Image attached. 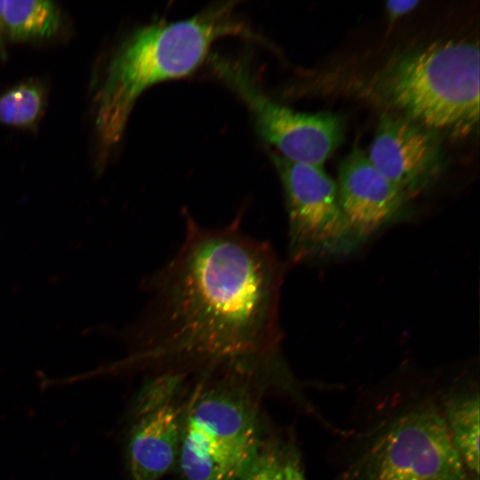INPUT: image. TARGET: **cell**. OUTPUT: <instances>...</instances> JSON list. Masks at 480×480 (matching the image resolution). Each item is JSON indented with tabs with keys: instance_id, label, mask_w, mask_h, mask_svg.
Masks as SVG:
<instances>
[{
	"instance_id": "cell-16",
	"label": "cell",
	"mask_w": 480,
	"mask_h": 480,
	"mask_svg": "<svg viewBox=\"0 0 480 480\" xmlns=\"http://www.w3.org/2000/svg\"><path fill=\"white\" fill-rule=\"evenodd\" d=\"M420 3L419 0H392L386 3V12L388 20L394 21L411 12Z\"/></svg>"
},
{
	"instance_id": "cell-1",
	"label": "cell",
	"mask_w": 480,
	"mask_h": 480,
	"mask_svg": "<svg viewBox=\"0 0 480 480\" xmlns=\"http://www.w3.org/2000/svg\"><path fill=\"white\" fill-rule=\"evenodd\" d=\"M183 242L151 282L132 331L133 357L208 364L277 351L281 264L240 219L203 227L188 216Z\"/></svg>"
},
{
	"instance_id": "cell-13",
	"label": "cell",
	"mask_w": 480,
	"mask_h": 480,
	"mask_svg": "<svg viewBox=\"0 0 480 480\" xmlns=\"http://www.w3.org/2000/svg\"><path fill=\"white\" fill-rule=\"evenodd\" d=\"M44 105V91L36 81L23 82L0 96V123L28 127L39 118Z\"/></svg>"
},
{
	"instance_id": "cell-2",
	"label": "cell",
	"mask_w": 480,
	"mask_h": 480,
	"mask_svg": "<svg viewBox=\"0 0 480 480\" xmlns=\"http://www.w3.org/2000/svg\"><path fill=\"white\" fill-rule=\"evenodd\" d=\"M236 4L221 3L185 20L144 26L119 45L94 100L102 153L120 140L134 103L144 91L193 73L217 39L247 34L235 14Z\"/></svg>"
},
{
	"instance_id": "cell-5",
	"label": "cell",
	"mask_w": 480,
	"mask_h": 480,
	"mask_svg": "<svg viewBox=\"0 0 480 480\" xmlns=\"http://www.w3.org/2000/svg\"><path fill=\"white\" fill-rule=\"evenodd\" d=\"M351 480H473L441 407L420 403L396 416L350 468Z\"/></svg>"
},
{
	"instance_id": "cell-3",
	"label": "cell",
	"mask_w": 480,
	"mask_h": 480,
	"mask_svg": "<svg viewBox=\"0 0 480 480\" xmlns=\"http://www.w3.org/2000/svg\"><path fill=\"white\" fill-rule=\"evenodd\" d=\"M479 59L477 43L436 41L392 57L356 92L430 130L465 136L479 121Z\"/></svg>"
},
{
	"instance_id": "cell-15",
	"label": "cell",
	"mask_w": 480,
	"mask_h": 480,
	"mask_svg": "<svg viewBox=\"0 0 480 480\" xmlns=\"http://www.w3.org/2000/svg\"><path fill=\"white\" fill-rule=\"evenodd\" d=\"M284 480H306L300 455L294 448L287 450Z\"/></svg>"
},
{
	"instance_id": "cell-11",
	"label": "cell",
	"mask_w": 480,
	"mask_h": 480,
	"mask_svg": "<svg viewBox=\"0 0 480 480\" xmlns=\"http://www.w3.org/2000/svg\"><path fill=\"white\" fill-rule=\"evenodd\" d=\"M479 393L448 395L441 408L449 435L473 480H479Z\"/></svg>"
},
{
	"instance_id": "cell-14",
	"label": "cell",
	"mask_w": 480,
	"mask_h": 480,
	"mask_svg": "<svg viewBox=\"0 0 480 480\" xmlns=\"http://www.w3.org/2000/svg\"><path fill=\"white\" fill-rule=\"evenodd\" d=\"M288 447L262 440L239 480H284Z\"/></svg>"
},
{
	"instance_id": "cell-17",
	"label": "cell",
	"mask_w": 480,
	"mask_h": 480,
	"mask_svg": "<svg viewBox=\"0 0 480 480\" xmlns=\"http://www.w3.org/2000/svg\"><path fill=\"white\" fill-rule=\"evenodd\" d=\"M4 0H0V44H2L4 36V25H3V11H4Z\"/></svg>"
},
{
	"instance_id": "cell-10",
	"label": "cell",
	"mask_w": 480,
	"mask_h": 480,
	"mask_svg": "<svg viewBox=\"0 0 480 480\" xmlns=\"http://www.w3.org/2000/svg\"><path fill=\"white\" fill-rule=\"evenodd\" d=\"M336 186L340 208L361 242L394 220L408 200L357 146L340 163Z\"/></svg>"
},
{
	"instance_id": "cell-4",
	"label": "cell",
	"mask_w": 480,
	"mask_h": 480,
	"mask_svg": "<svg viewBox=\"0 0 480 480\" xmlns=\"http://www.w3.org/2000/svg\"><path fill=\"white\" fill-rule=\"evenodd\" d=\"M260 360L216 361L218 380L185 405L178 461L183 480H239L261 439L258 406L247 380Z\"/></svg>"
},
{
	"instance_id": "cell-7",
	"label": "cell",
	"mask_w": 480,
	"mask_h": 480,
	"mask_svg": "<svg viewBox=\"0 0 480 480\" xmlns=\"http://www.w3.org/2000/svg\"><path fill=\"white\" fill-rule=\"evenodd\" d=\"M285 197L289 251L294 260L315 254H345L361 242L339 203L337 186L322 165L272 153Z\"/></svg>"
},
{
	"instance_id": "cell-8",
	"label": "cell",
	"mask_w": 480,
	"mask_h": 480,
	"mask_svg": "<svg viewBox=\"0 0 480 480\" xmlns=\"http://www.w3.org/2000/svg\"><path fill=\"white\" fill-rule=\"evenodd\" d=\"M182 373L168 372L140 392L132 411L126 458L131 480H160L178 461L185 405Z\"/></svg>"
},
{
	"instance_id": "cell-12",
	"label": "cell",
	"mask_w": 480,
	"mask_h": 480,
	"mask_svg": "<svg viewBox=\"0 0 480 480\" xmlns=\"http://www.w3.org/2000/svg\"><path fill=\"white\" fill-rule=\"evenodd\" d=\"M4 36L12 41L45 38L60 29V12L54 3L44 0H4Z\"/></svg>"
},
{
	"instance_id": "cell-9",
	"label": "cell",
	"mask_w": 480,
	"mask_h": 480,
	"mask_svg": "<svg viewBox=\"0 0 480 480\" xmlns=\"http://www.w3.org/2000/svg\"><path fill=\"white\" fill-rule=\"evenodd\" d=\"M367 154L372 164L409 199L435 179L440 144L435 131L398 114L384 112Z\"/></svg>"
},
{
	"instance_id": "cell-6",
	"label": "cell",
	"mask_w": 480,
	"mask_h": 480,
	"mask_svg": "<svg viewBox=\"0 0 480 480\" xmlns=\"http://www.w3.org/2000/svg\"><path fill=\"white\" fill-rule=\"evenodd\" d=\"M212 66L245 103L260 137L281 156L323 166L342 142L346 130L343 116L302 113L277 103L262 90L244 60L216 56Z\"/></svg>"
}]
</instances>
